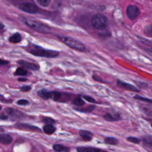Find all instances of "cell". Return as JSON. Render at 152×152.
Listing matches in <instances>:
<instances>
[{"label": "cell", "instance_id": "23", "mask_svg": "<svg viewBox=\"0 0 152 152\" xmlns=\"http://www.w3.org/2000/svg\"><path fill=\"white\" fill-rule=\"evenodd\" d=\"M134 99H136V100H141V101L145 102H147V103H152V99H148V98H146V97L141 96L138 95V94L135 95V96H134Z\"/></svg>", "mask_w": 152, "mask_h": 152}, {"label": "cell", "instance_id": "22", "mask_svg": "<svg viewBox=\"0 0 152 152\" xmlns=\"http://www.w3.org/2000/svg\"><path fill=\"white\" fill-rule=\"evenodd\" d=\"M62 93L58 91H52V97L51 99L55 101H59L62 97Z\"/></svg>", "mask_w": 152, "mask_h": 152}, {"label": "cell", "instance_id": "43", "mask_svg": "<svg viewBox=\"0 0 152 152\" xmlns=\"http://www.w3.org/2000/svg\"><path fill=\"white\" fill-rule=\"evenodd\" d=\"M151 1H152V0H151Z\"/></svg>", "mask_w": 152, "mask_h": 152}, {"label": "cell", "instance_id": "9", "mask_svg": "<svg viewBox=\"0 0 152 152\" xmlns=\"http://www.w3.org/2000/svg\"><path fill=\"white\" fill-rule=\"evenodd\" d=\"M15 127L18 129L24 130V131H37L40 132V130L39 128L34 126L33 125L27 124H22V123H18L15 125Z\"/></svg>", "mask_w": 152, "mask_h": 152}, {"label": "cell", "instance_id": "26", "mask_svg": "<svg viewBox=\"0 0 152 152\" xmlns=\"http://www.w3.org/2000/svg\"><path fill=\"white\" fill-rule=\"evenodd\" d=\"M37 3L42 7H48L50 2V0H36Z\"/></svg>", "mask_w": 152, "mask_h": 152}, {"label": "cell", "instance_id": "3", "mask_svg": "<svg viewBox=\"0 0 152 152\" xmlns=\"http://www.w3.org/2000/svg\"><path fill=\"white\" fill-rule=\"evenodd\" d=\"M59 39L65 45L70 47L71 48H72L74 49H75L79 51H84L86 49L85 46L80 41L72 38L71 37L68 36H59Z\"/></svg>", "mask_w": 152, "mask_h": 152}, {"label": "cell", "instance_id": "33", "mask_svg": "<svg viewBox=\"0 0 152 152\" xmlns=\"http://www.w3.org/2000/svg\"><path fill=\"white\" fill-rule=\"evenodd\" d=\"M17 103L19 105H26L28 103V102L25 99H21L17 102Z\"/></svg>", "mask_w": 152, "mask_h": 152}, {"label": "cell", "instance_id": "21", "mask_svg": "<svg viewBox=\"0 0 152 152\" xmlns=\"http://www.w3.org/2000/svg\"><path fill=\"white\" fill-rule=\"evenodd\" d=\"M14 74L15 75H21V76H24V75H26L27 74V71H26V69H25L23 67H20V68H18Z\"/></svg>", "mask_w": 152, "mask_h": 152}, {"label": "cell", "instance_id": "24", "mask_svg": "<svg viewBox=\"0 0 152 152\" xmlns=\"http://www.w3.org/2000/svg\"><path fill=\"white\" fill-rule=\"evenodd\" d=\"M72 103H73L74 104L77 106H83V105L85 104L84 100H82V99H81V98H80V97H77V98L73 100Z\"/></svg>", "mask_w": 152, "mask_h": 152}, {"label": "cell", "instance_id": "8", "mask_svg": "<svg viewBox=\"0 0 152 152\" xmlns=\"http://www.w3.org/2000/svg\"><path fill=\"white\" fill-rule=\"evenodd\" d=\"M117 85L121 88L124 89L125 90L134 91V92H139L140 91V90L135 86H134L129 83H126L124 81L120 80H118L117 81Z\"/></svg>", "mask_w": 152, "mask_h": 152}, {"label": "cell", "instance_id": "12", "mask_svg": "<svg viewBox=\"0 0 152 152\" xmlns=\"http://www.w3.org/2000/svg\"><path fill=\"white\" fill-rule=\"evenodd\" d=\"M12 141V137L7 134H0V142L4 145L10 144Z\"/></svg>", "mask_w": 152, "mask_h": 152}, {"label": "cell", "instance_id": "15", "mask_svg": "<svg viewBox=\"0 0 152 152\" xmlns=\"http://www.w3.org/2000/svg\"><path fill=\"white\" fill-rule=\"evenodd\" d=\"M43 129L44 132L48 135H51L53 134L56 130L55 127L51 124H46L45 126H43Z\"/></svg>", "mask_w": 152, "mask_h": 152}, {"label": "cell", "instance_id": "34", "mask_svg": "<svg viewBox=\"0 0 152 152\" xmlns=\"http://www.w3.org/2000/svg\"><path fill=\"white\" fill-rule=\"evenodd\" d=\"M137 85L139 87L142 88H145L147 87H148V85L145 83H142V82H137Z\"/></svg>", "mask_w": 152, "mask_h": 152}, {"label": "cell", "instance_id": "37", "mask_svg": "<svg viewBox=\"0 0 152 152\" xmlns=\"http://www.w3.org/2000/svg\"><path fill=\"white\" fill-rule=\"evenodd\" d=\"M93 152H108V151L102 149H100V148H94Z\"/></svg>", "mask_w": 152, "mask_h": 152}, {"label": "cell", "instance_id": "27", "mask_svg": "<svg viewBox=\"0 0 152 152\" xmlns=\"http://www.w3.org/2000/svg\"><path fill=\"white\" fill-rule=\"evenodd\" d=\"M43 121L46 124H51V125L53 124L55 122V120H53L52 118L49 117H44L43 118Z\"/></svg>", "mask_w": 152, "mask_h": 152}, {"label": "cell", "instance_id": "11", "mask_svg": "<svg viewBox=\"0 0 152 152\" xmlns=\"http://www.w3.org/2000/svg\"><path fill=\"white\" fill-rule=\"evenodd\" d=\"M18 64H20L24 68H26L31 69V70L36 71V70H38L39 69V66L38 65L33 64V63L23 61V60L19 61L18 62Z\"/></svg>", "mask_w": 152, "mask_h": 152}, {"label": "cell", "instance_id": "40", "mask_svg": "<svg viewBox=\"0 0 152 152\" xmlns=\"http://www.w3.org/2000/svg\"><path fill=\"white\" fill-rule=\"evenodd\" d=\"M4 27V25L2 23H0V29H3Z\"/></svg>", "mask_w": 152, "mask_h": 152}, {"label": "cell", "instance_id": "1", "mask_svg": "<svg viewBox=\"0 0 152 152\" xmlns=\"http://www.w3.org/2000/svg\"><path fill=\"white\" fill-rule=\"evenodd\" d=\"M19 20L31 29L34 30L38 32L42 33H49L51 31L50 28L46 24L36 21L28 17L20 15L19 16Z\"/></svg>", "mask_w": 152, "mask_h": 152}, {"label": "cell", "instance_id": "6", "mask_svg": "<svg viewBox=\"0 0 152 152\" xmlns=\"http://www.w3.org/2000/svg\"><path fill=\"white\" fill-rule=\"evenodd\" d=\"M126 15L127 17L131 20L136 19L140 14V10L135 5H129L126 8Z\"/></svg>", "mask_w": 152, "mask_h": 152}, {"label": "cell", "instance_id": "39", "mask_svg": "<svg viewBox=\"0 0 152 152\" xmlns=\"http://www.w3.org/2000/svg\"><path fill=\"white\" fill-rule=\"evenodd\" d=\"M27 79L26 78H18V81H27Z\"/></svg>", "mask_w": 152, "mask_h": 152}, {"label": "cell", "instance_id": "17", "mask_svg": "<svg viewBox=\"0 0 152 152\" xmlns=\"http://www.w3.org/2000/svg\"><path fill=\"white\" fill-rule=\"evenodd\" d=\"M21 36L18 33H15L9 38V41L13 43H17L21 41Z\"/></svg>", "mask_w": 152, "mask_h": 152}, {"label": "cell", "instance_id": "31", "mask_svg": "<svg viewBox=\"0 0 152 152\" xmlns=\"http://www.w3.org/2000/svg\"><path fill=\"white\" fill-rule=\"evenodd\" d=\"M83 98H84L86 100H87V102H88L93 103H96V100H95L94 98H93L92 97H91V96H83Z\"/></svg>", "mask_w": 152, "mask_h": 152}, {"label": "cell", "instance_id": "4", "mask_svg": "<svg viewBox=\"0 0 152 152\" xmlns=\"http://www.w3.org/2000/svg\"><path fill=\"white\" fill-rule=\"evenodd\" d=\"M91 23L93 27L98 30H103L108 26V20L107 18L104 15L100 14H97L93 15Z\"/></svg>", "mask_w": 152, "mask_h": 152}, {"label": "cell", "instance_id": "13", "mask_svg": "<svg viewBox=\"0 0 152 152\" xmlns=\"http://www.w3.org/2000/svg\"><path fill=\"white\" fill-rule=\"evenodd\" d=\"M80 135L84 141H90L92 139L93 134L87 130H80L79 132Z\"/></svg>", "mask_w": 152, "mask_h": 152}, {"label": "cell", "instance_id": "10", "mask_svg": "<svg viewBox=\"0 0 152 152\" xmlns=\"http://www.w3.org/2000/svg\"><path fill=\"white\" fill-rule=\"evenodd\" d=\"M103 118L108 122L118 121L121 119L120 115L118 113H107L103 115Z\"/></svg>", "mask_w": 152, "mask_h": 152}, {"label": "cell", "instance_id": "7", "mask_svg": "<svg viewBox=\"0 0 152 152\" xmlns=\"http://www.w3.org/2000/svg\"><path fill=\"white\" fill-rule=\"evenodd\" d=\"M5 112L10 116L11 118L15 119H23L26 118V115L22 112L14 108H6L5 109Z\"/></svg>", "mask_w": 152, "mask_h": 152}, {"label": "cell", "instance_id": "38", "mask_svg": "<svg viewBox=\"0 0 152 152\" xmlns=\"http://www.w3.org/2000/svg\"><path fill=\"white\" fill-rule=\"evenodd\" d=\"M0 100H1V101H3V102H4V101H6V102H12L11 100H5V98H4V97L2 96L1 95V94H0ZM8 103H9V102H8Z\"/></svg>", "mask_w": 152, "mask_h": 152}, {"label": "cell", "instance_id": "41", "mask_svg": "<svg viewBox=\"0 0 152 152\" xmlns=\"http://www.w3.org/2000/svg\"><path fill=\"white\" fill-rule=\"evenodd\" d=\"M4 131V129L0 126V132H2Z\"/></svg>", "mask_w": 152, "mask_h": 152}, {"label": "cell", "instance_id": "28", "mask_svg": "<svg viewBox=\"0 0 152 152\" xmlns=\"http://www.w3.org/2000/svg\"><path fill=\"white\" fill-rule=\"evenodd\" d=\"M144 141L149 148L152 149V137H146L144 139Z\"/></svg>", "mask_w": 152, "mask_h": 152}, {"label": "cell", "instance_id": "36", "mask_svg": "<svg viewBox=\"0 0 152 152\" xmlns=\"http://www.w3.org/2000/svg\"><path fill=\"white\" fill-rule=\"evenodd\" d=\"M8 61H5V60H3L1 59L0 58V65H6L7 64H8Z\"/></svg>", "mask_w": 152, "mask_h": 152}, {"label": "cell", "instance_id": "42", "mask_svg": "<svg viewBox=\"0 0 152 152\" xmlns=\"http://www.w3.org/2000/svg\"><path fill=\"white\" fill-rule=\"evenodd\" d=\"M1 109H2V107H1V105H0V110H1Z\"/></svg>", "mask_w": 152, "mask_h": 152}, {"label": "cell", "instance_id": "16", "mask_svg": "<svg viewBox=\"0 0 152 152\" xmlns=\"http://www.w3.org/2000/svg\"><path fill=\"white\" fill-rule=\"evenodd\" d=\"M53 150L56 151V152H69L70 151V148L63 146L61 144H55L53 145Z\"/></svg>", "mask_w": 152, "mask_h": 152}, {"label": "cell", "instance_id": "20", "mask_svg": "<svg viewBox=\"0 0 152 152\" xmlns=\"http://www.w3.org/2000/svg\"><path fill=\"white\" fill-rule=\"evenodd\" d=\"M94 148L90 147H78L77 148V152H93Z\"/></svg>", "mask_w": 152, "mask_h": 152}, {"label": "cell", "instance_id": "2", "mask_svg": "<svg viewBox=\"0 0 152 152\" xmlns=\"http://www.w3.org/2000/svg\"><path fill=\"white\" fill-rule=\"evenodd\" d=\"M28 52L33 55L46 58H55L59 55V52L57 51L45 49L34 45L30 48Z\"/></svg>", "mask_w": 152, "mask_h": 152}, {"label": "cell", "instance_id": "30", "mask_svg": "<svg viewBox=\"0 0 152 152\" xmlns=\"http://www.w3.org/2000/svg\"><path fill=\"white\" fill-rule=\"evenodd\" d=\"M144 32L146 34V35L148 36H152V26H148L145 28Z\"/></svg>", "mask_w": 152, "mask_h": 152}, {"label": "cell", "instance_id": "32", "mask_svg": "<svg viewBox=\"0 0 152 152\" xmlns=\"http://www.w3.org/2000/svg\"><path fill=\"white\" fill-rule=\"evenodd\" d=\"M20 91L22 92H26V91H28L31 90V87L29 86H24L23 87H21L20 88Z\"/></svg>", "mask_w": 152, "mask_h": 152}, {"label": "cell", "instance_id": "5", "mask_svg": "<svg viewBox=\"0 0 152 152\" xmlns=\"http://www.w3.org/2000/svg\"><path fill=\"white\" fill-rule=\"evenodd\" d=\"M18 7L21 10L28 13L34 14L38 11L37 7L33 0H23L22 2L20 1L18 4Z\"/></svg>", "mask_w": 152, "mask_h": 152}, {"label": "cell", "instance_id": "14", "mask_svg": "<svg viewBox=\"0 0 152 152\" xmlns=\"http://www.w3.org/2000/svg\"><path fill=\"white\" fill-rule=\"evenodd\" d=\"M37 94L39 96L45 100L51 99L52 97V91H49L46 89H42L38 91Z\"/></svg>", "mask_w": 152, "mask_h": 152}, {"label": "cell", "instance_id": "29", "mask_svg": "<svg viewBox=\"0 0 152 152\" xmlns=\"http://www.w3.org/2000/svg\"><path fill=\"white\" fill-rule=\"evenodd\" d=\"M95 108L94 106H89L87 108H83V109H78L77 110L81 111V112H90L92 111Z\"/></svg>", "mask_w": 152, "mask_h": 152}, {"label": "cell", "instance_id": "19", "mask_svg": "<svg viewBox=\"0 0 152 152\" xmlns=\"http://www.w3.org/2000/svg\"><path fill=\"white\" fill-rule=\"evenodd\" d=\"M142 112L148 116L152 117V107L150 106H144L141 108Z\"/></svg>", "mask_w": 152, "mask_h": 152}, {"label": "cell", "instance_id": "35", "mask_svg": "<svg viewBox=\"0 0 152 152\" xmlns=\"http://www.w3.org/2000/svg\"><path fill=\"white\" fill-rule=\"evenodd\" d=\"M8 118V116L7 115H5L4 113H0V119H2V120H5Z\"/></svg>", "mask_w": 152, "mask_h": 152}, {"label": "cell", "instance_id": "25", "mask_svg": "<svg viewBox=\"0 0 152 152\" xmlns=\"http://www.w3.org/2000/svg\"><path fill=\"white\" fill-rule=\"evenodd\" d=\"M127 141L131 142H132V143H134V144H140V142H141V140L138 138H136V137H128L127 138H126Z\"/></svg>", "mask_w": 152, "mask_h": 152}, {"label": "cell", "instance_id": "18", "mask_svg": "<svg viewBox=\"0 0 152 152\" xmlns=\"http://www.w3.org/2000/svg\"><path fill=\"white\" fill-rule=\"evenodd\" d=\"M104 142L107 144L112 145H116L118 144V140L116 138L111 137H107L104 138Z\"/></svg>", "mask_w": 152, "mask_h": 152}]
</instances>
